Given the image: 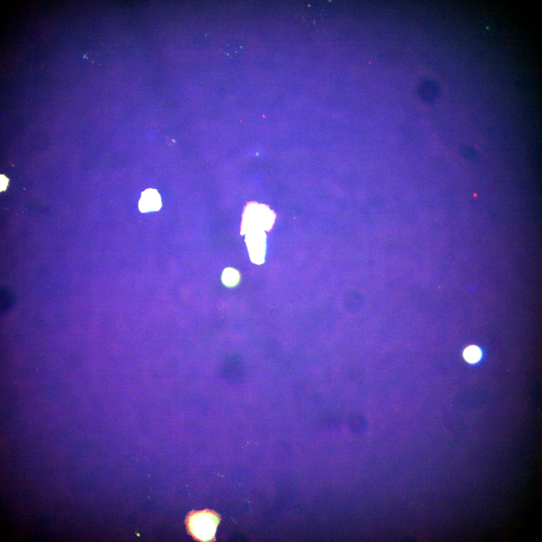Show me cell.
<instances>
[{"mask_svg": "<svg viewBox=\"0 0 542 542\" xmlns=\"http://www.w3.org/2000/svg\"><path fill=\"white\" fill-rule=\"evenodd\" d=\"M220 515L208 509L192 511L186 518V525L189 533L200 541H215V533L220 522Z\"/></svg>", "mask_w": 542, "mask_h": 542, "instance_id": "1", "label": "cell"}, {"mask_svg": "<svg viewBox=\"0 0 542 542\" xmlns=\"http://www.w3.org/2000/svg\"><path fill=\"white\" fill-rule=\"evenodd\" d=\"M1 310L2 312L9 311L14 305L15 294L10 290L2 288L0 293Z\"/></svg>", "mask_w": 542, "mask_h": 542, "instance_id": "6", "label": "cell"}, {"mask_svg": "<svg viewBox=\"0 0 542 542\" xmlns=\"http://www.w3.org/2000/svg\"><path fill=\"white\" fill-rule=\"evenodd\" d=\"M240 276L239 272L232 267L225 268L222 274L221 280L226 287L231 288L236 286L240 281Z\"/></svg>", "mask_w": 542, "mask_h": 542, "instance_id": "5", "label": "cell"}, {"mask_svg": "<svg viewBox=\"0 0 542 542\" xmlns=\"http://www.w3.org/2000/svg\"><path fill=\"white\" fill-rule=\"evenodd\" d=\"M464 357L467 361L473 363L478 361L481 357V353L478 347L475 346L468 347L464 351Z\"/></svg>", "mask_w": 542, "mask_h": 542, "instance_id": "7", "label": "cell"}, {"mask_svg": "<svg viewBox=\"0 0 542 542\" xmlns=\"http://www.w3.org/2000/svg\"><path fill=\"white\" fill-rule=\"evenodd\" d=\"M242 216L241 235L253 231H269L276 218L275 213L268 206L252 202L245 206Z\"/></svg>", "mask_w": 542, "mask_h": 542, "instance_id": "2", "label": "cell"}, {"mask_svg": "<svg viewBox=\"0 0 542 542\" xmlns=\"http://www.w3.org/2000/svg\"><path fill=\"white\" fill-rule=\"evenodd\" d=\"M266 235L263 231L249 232L245 234L246 243L251 261L256 264L264 261Z\"/></svg>", "mask_w": 542, "mask_h": 542, "instance_id": "3", "label": "cell"}, {"mask_svg": "<svg viewBox=\"0 0 542 542\" xmlns=\"http://www.w3.org/2000/svg\"><path fill=\"white\" fill-rule=\"evenodd\" d=\"M162 206L160 194L157 190L149 188L142 193L139 207L142 212L159 210Z\"/></svg>", "mask_w": 542, "mask_h": 542, "instance_id": "4", "label": "cell"}, {"mask_svg": "<svg viewBox=\"0 0 542 542\" xmlns=\"http://www.w3.org/2000/svg\"><path fill=\"white\" fill-rule=\"evenodd\" d=\"M9 180L8 178L3 175L0 176V188L1 191H4L6 189Z\"/></svg>", "mask_w": 542, "mask_h": 542, "instance_id": "8", "label": "cell"}]
</instances>
